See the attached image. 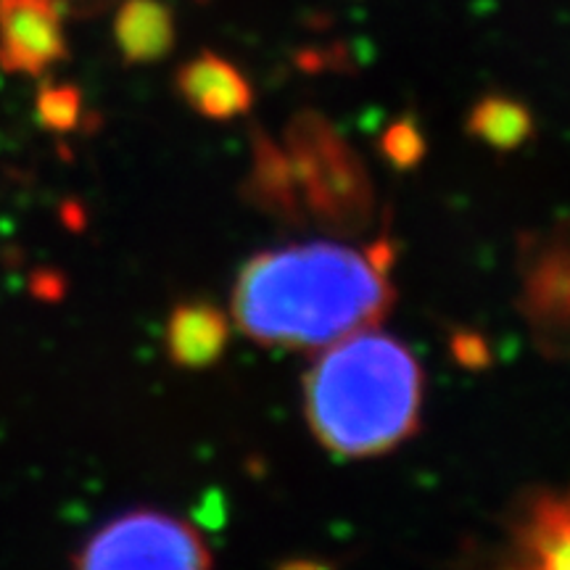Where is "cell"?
<instances>
[{
  "mask_svg": "<svg viewBox=\"0 0 570 570\" xmlns=\"http://www.w3.org/2000/svg\"><path fill=\"white\" fill-rule=\"evenodd\" d=\"M386 240H304L252 256L233 285V320L267 346L325 348L375 327L394 306Z\"/></svg>",
  "mask_w": 570,
  "mask_h": 570,
  "instance_id": "obj_1",
  "label": "cell"
},
{
  "mask_svg": "<svg viewBox=\"0 0 570 570\" xmlns=\"http://www.w3.org/2000/svg\"><path fill=\"white\" fill-rule=\"evenodd\" d=\"M423 412L417 356L389 333L365 327L325 346L304 377V415L338 458H377L410 441Z\"/></svg>",
  "mask_w": 570,
  "mask_h": 570,
  "instance_id": "obj_2",
  "label": "cell"
},
{
  "mask_svg": "<svg viewBox=\"0 0 570 570\" xmlns=\"http://www.w3.org/2000/svg\"><path fill=\"white\" fill-rule=\"evenodd\" d=\"M283 148L306 225L346 238L373 225L377 209L373 177L331 119L312 109L294 114L283 130Z\"/></svg>",
  "mask_w": 570,
  "mask_h": 570,
  "instance_id": "obj_3",
  "label": "cell"
},
{
  "mask_svg": "<svg viewBox=\"0 0 570 570\" xmlns=\"http://www.w3.org/2000/svg\"><path fill=\"white\" fill-rule=\"evenodd\" d=\"M75 570H214V562L190 523L161 510H130L85 541Z\"/></svg>",
  "mask_w": 570,
  "mask_h": 570,
  "instance_id": "obj_4",
  "label": "cell"
},
{
  "mask_svg": "<svg viewBox=\"0 0 570 570\" xmlns=\"http://www.w3.org/2000/svg\"><path fill=\"white\" fill-rule=\"evenodd\" d=\"M518 285L520 312L537 344L570 354V225L520 240Z\"/></svg>",
  "mask_w": 570,
  "mask_h": 570,
  "instance_id": "obj_5",
  "label": "cell"
},
{
  "mask_svg": "<svg viewBox=\"0 0 570 570\" xmlns=\"http://www.w3.org/2000/svg\"><path fill=\"white\" fill-rule=\"evenodd\" d=\"M497 570H570V487L533 491L512 510Z\"/></svg>",
  "mask_w": 570,
  "mask_h": 570,
  "instance_id": "obj_6",
  "label": "cell"
},
{
  "mask_svg": "<svg viewBox=\"0 0 570 570\" xmlns=\"http://www.w3.org/2000/svg\"><path fill=\"white\" fill-rule=\"evenodd\" d=\"M61 59H67V40L53 0H0V61L6 69L42 75Z\"/></svg>",
  "mask_w": 570,
  "mask_h": 570,
  "instance_id": "obj_7",
  "label": "cell"
},
{
  "mask_svg": "<svg viewBox=\"0 0 570 570\" xmlns=\"http://www.w3.org/2000/svg\"><path fill=\"white\" fill-rule=\"evenodd\" d=\"M175 88L190 109L214 122H230L254 106L252 82L244 71L214 51H202L185 61L175 75Z\"/></svg>",
  "mask_w": 570,
  "mask_h": 570,
  "instance_id": "obj_8",
  "label": "cell"
},
{
  "mask_svg": "<svg viewBox=\"0 0 570 570\" xmlns=\"http://www.w3.org/2000/svg\"><path fill=\"white\" fill-rule=\"evenodd\" d=\"M244 194L256 212L267 214L275 223L306 227L294 173H291V161L285 156L283 142L273 140L259 127L252 135V164H248Z\"/></svg>",
  "mask_w": 570,
  "mask_h": 570,
  "instance_id": "obj_9",
  "label": "cell"
},
{
  "mask_svg": "<svg viewBox=\"0 0 570 570\" xmlns=\"http://www.w3.org/2000/svg\"><path fill=\"white\" fill-rule=\"evenodd\" d=\"M164 344L173 365L183 370H204L223 360L230 344V320L219 306L202 298L180 302L169 312Z\"/></svg>",
  "mask_w": 570,
  "mask_h": 570,
  "instance_id": "obj_10",
  "label": "cell"
},
{
  "mask_svg": "<svg viewBox=\"0 0 570 570\" xmlns=\"http://www.w3.org/2000/svg\"><path fill=\"white\" fill-rule=\"evenodd\" d=\"M114 38L127 63H156L175 48V17L161 0H125L114 19Z\"/></svg>",
  "mask_w": 570,
  "mask_h": 570,
  "instance_id": "obj_11",
  "label": "cell"
},
{
  "mask_svg": "<svg viewBox=\"0 0 570 570\" xmlns=\"http://www.w3.org/2000/svg\"><path fill=\"white\" fill-rule=\"evenodd\" d=\"M465 130L494 151H518L533 138L531 109L504 92H489L470 106Z\"/></svg>",
  "mask_w": 570,
  "mask_h": 570,
  "instance_id": "obj_12",
  "label": "cell"
},
{
  "mask_svg": "<svg viewBox=\"0 0 570 570\" xmlns=\"http://www.w3.org/2000/svg\"><path fill=\"white\" fill-rule=\"evenodd\" d=\"M381 156L399 173L415 169L425 159V135L420 130L415 117H399L383 130L377 140Z\"/></svg>",
  "mask_w": 570,
  "mask_h": 570,
  "instance_id": "obj_13",
  "label": "cell"
},
{
  "mask_svg": "<svg viewBox=\"0 0 570 570\" xmlns=\"http://www.w3.org/2000/svg\"><path fill=\"white\" fill-rule=\"evenodd\" d=\"M38 119L51 132H71L82 122V92L71 85H48L38 92Z\"/></svg>",
  "mask_w": 570,
  "mask_h": 570,
  "instance_id": "obj_14",
  "label": "cell"
},
{
  "mask_svg": "<svg viewBox=\"0 0 570 570\" xmlns=\"http://www.w3.org/2000/svg\"><path fill=\"white\" fill-rule=\"evenodd\" d=\"M452 354L460 365H465L470 370L487 367L491 354H489V344L487 338L479 336V333L470 331H460L452 336Z\"/></svg>",
  "mask_w": 570,
  "mask_h": 570,
  "instance_id": "obj_15",
  "label": "cell"
},
{
  "mask_svg": "<svg viewBox=\"0 0 570 570\" xmlns=\"http://www.w3.org/2000/svg\"><path fill=\"white\" fill-rule=\"evenodd\" d=\"M277 570H333V568H327V566H323V562H317V560H291V562H285V566H281Z\"/></svg>",
  "mask_w": 570,
  "mask_h": 570,
  "instance_id": "obj_16",
  "label": "cell"
}]
</instances>
